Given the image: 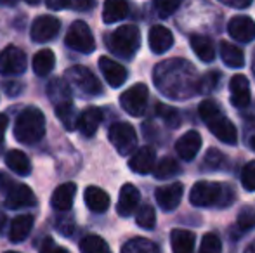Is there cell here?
I'll list each match as a JSON object with an SVG mask.
<instances>
[{"label":"cell","mask_w":255,"mask_h":253,"mask_svg":"<svg viewBox=\"0 0 255 253\" xmlns=\"http://www.w3.org/2000/svg\"><path fill=\"white\" fill-rule=\"evenodd\" d=\"M37 205L35 192L26 186V184L14 182V186L5 192V206L10 210L31 208Z\"/></svg>","instance_id":"cell-12"},{"label":"cell","mask_w":255,"mask_h":253,"mask_svg":"<svg viewBox=\"0 0 255 253\" xmlns=\"http://www.w3.org/2000/svg\"><path fill=\"white\" fill-rule=\"evenodd\" d=\"M242 186L247 191H255V162H249L242 170Z\"/></svg>","instance_id":"cell-42"},{"label":"cell","mask_w":255,"mask_h":253,"mask_svg":"<svg viewBox=\"0 0 255 253\" xmlns=\"http://www.w3.org/2000/svg\"><path fill=\"white\" fill-rule=\"evenodd\" d=\"M200 118L208 127V130L215 135L221 142L224 144L235 146L238 142V130H236L235 123L229 118H226L222 109L215 101H203L198 106Z\"/></svg>","instance_id":"cell-2"},{"label":"cell","mask_w":255,"mask_h":253,"mask_svg":"<svg viewBox=\"0 0 255 253\" xmlns=\"http://www.w3.org/2000/svg\"><path fill=\"white\" fill-rule=\"evenodd\" d=\"M149 92L144 84H135L120 95V104L130 116H142L148 106Z\"/></svg>","instance_id":"cell-9"},{"label":"cell","mask_w":255,"mask_h":253,"mask_svg":"<svg viewBox=\"0 0 255 253\" xmlns=\"http://www.w3.org/2000/svg\"><path fill=\"white\" fill-rule=\"evenodd\" d=\"M200 148H202V137H200V134L196 130L186 132V134L177 141V144H175L177 155L181 156L182 160H186V162L195 160L200 151Z\"/></svg>","instance_id":"cell-19"},{"label":"cell","mask_w":255,"mask_h":253,"mask_svg":"<svg viewBox=\"0 0 255 253\" xmlns=\"http://www.w3.org/2000/svg\"><path fill=\"white\" fill-rule=\"evenodd\" d=\"M245 253H255V240L249 245V247L245 248Z\"/></svg>","instance_id":"cell-53"},{"label":"cell","mask_w":255,"mask_h":253,"mask_svg":"<svg viewBox=\"0 0 255 253\" xmlns=\"http://www.w3.org/2000/svg\"><path fill=\"white\" fill-rule=\"evenodd\" d=\"M122 253H160V252H158V247L153 241L144 240V238H135V240H130L124 245Z\"/></svg>","instance_id":"cell-35"},{"label":"cell","mask_w":255,"mask_h":253,"mask_svg":"<svg viewBox=\"0 0 255 253\" xmlns=\"http://www.w3.org/2000/svg\"><path fill=\"white\" fill-rule=\"evenodd\" d=\"M56 115L66 130H70V132L77 130L80 115H78L77 108H75V104L71 101H64V102L56 104Z\"/></svg>","instance_id":"cell-29"},{"label":"cell","mask_w":255,"mask_h":253,"mask_svg":"<svg viewBox=\"0 0 255 253\" xmlns=\"http://www.w3.org/2000/svg\"><path fill=\"white\" fill-rule=\"evenodd\" d=\"M205 165L208 169H221L226 165V156L219 149H208L207 156H205Z\"/></svg>","instance_id":"cell-43"},{"label":"cell","mask_w":255,"mask_h":253,"mask_svg":"<svg viewBox=\"0 0 255 253\" xmlns=\"http://www.w3.org/2000/svg\"><path fill=\"white\" fill-rule=\"evenodd\" d=\"M19 0H0V5L2 7H14Z\"/></svg>","instance_id":"cell-52"},{"label":"cell","mask_w":255,"mask_h":253,"mask_svg":"<svg viewBox=\"0 0 255 253\" xmlns=\"http://www.w3.org/2000/svg\"><path fill=\"white\" fill-rule=\"evenodd\" d=\"M153 82L163 95L170 99H188L198 92V75L191 63L184 59H167L156 64Z\"/></svg>","instance_id":"cell-1"},{"label":"cell","mask_w":255,"mask_h":253,"mask_svg":"<svg viewBox=\"0 0 255 253\" xmlns=\"http://www.w3.org/2000/svg\"><path fill=\"white\" fill-rule=\"evenodd\" d=\"M182 0H153V9L160 17H168L179 9Z\"/></svg>","instance_id":"cell-39"},{"label":"cell","mask_w":255,"mask_h":253,"mask_svg":"<svg viewBox=\"0 0 255 253\" xmlns=\"http://www.w3.org/2000/svg\"><path fill=\"white\" fill-rule=\"evenodd\" d=\"M78 248H80V253H110V247L106 245V241L96 234L85 236L80 241Z\"/></svg>","instance_id":"cell-34"},{"label":"cell","mask_w":255,"mask_h":253,"mask_svg":"<svg viewBox=\"0 0 255 253\" xmlns=\"http://www.w3.org/2000/svg\"><path fill=\"white\" fill-rule=\"evenodd\" d=\"M94 7H96V0H75V3H73V9L82 10V12L94 9Z\"/></svg>","instance_id":"cell-50"},{"label":"cell","mask_w":255,"mask_h":253,"mask_svg":"<svg viewBox=\"0 0 255 253\" xmlns=\"http://www.w3.org/2000/svg\"><path fill=\"white\" fill-rule=\"evenodd\" d=\"M3 226H5V215H3V213H0V233L3 231Z\"/></svg>","instance_id":"cell-54"},{"label":"cell","mask_w":255,"mask_h":253,"mask_svg":"<svg viewBox=\"0 0 255 253\" xmlns=\"http://www.w3.org/2000/svg\"><path fill=\"white\" fill-rule=\"evenodd\" d=\"M64 44L71 49V51H77L80 54H91L96 49V40L94 35H92L91 28L87 26V23L84 21H75L70 26L64 38Z\"/></svg>","instance_id":"cell-7"},{"label":"cell","mask_w":255,"mask_h":253,"mask_svg":"<svg viewBox=\"0 0 255 253\" xmlns=\"http://www.w3.org/2000/svg\"><path fill=\"white\" fill-rule=\"evenodd\" d=\"M40 253H70V252L64 250L63 247H59V245H57L54 240H51V238H45L44 243H42V247H40Z\"/></svg>","instance_id":"cell-45"},{"label":"cell","mask_w":255,"mask_h":253,"mask_svg":"<svg viewBox=\"0 0 255 253\" xmlns=\"http://www.w3.org/2000/svg\"><path fill=\"white\" fill-rule=\"evenodd\" d=\"M139 199H141V192L134 184H125L120 189V196H118V205L117 212L120 217H128L135 212L139 205Z\"/></svg>","instance_id":"cell-17"},{"label":"cell","mask_w":255,"mask_h":253,"mask_svg":"<svg viewBox=\"0 0 255 253\" xmlns=\"http://www.w3.org/2000/svg\"><path fill=\"white\" fill-rule=\"evenodd\" d=\"M47 95L49 99L54 102V106L59 104L64 101H71V88H70V82L66 78H54L51 84L47 85Z\"/></svg>","instance_id":"cell-30"},{"label":"cell","mask_w":255,"mask_h":253,"mask_svg":"<svg viewBox=\"0 0 255 253\" xmlns=\"http://www.w3.org/2000/svg\"><path fill=\"white\" fill-rule=\"evenodd\" d=\"M99 70H101L108 84L115 88L122 87L125 84V80H127V70L120 63L113 61V59L106 58V56L99 58Z\"/></svg>","instance_id":"cell-18"},{"label":"cell","mask_w":255,"mask_h":253,"mask_svg":"<svg viewBox=\"0 0 255 253\" xmlns=\"http://www.w3.org/2000/svg\"><path fill=\"white\" fill-rule=\"evenodd\" d=\"M101 122H103V111L101 109L99 108H87L80 113L77 130H80V134L84 135V137H92V135L98 132Z\"/></svg>","instance_id":"cell-22"},{"label":"cell","mask_w":255,"mask_h":253,"mask_svg":"<svg viewBox=\"0 0 255 253\" xmlns=\"http://www.w3.org/2000/svg\"><path fill=\"white\" fill-rule=\"evenodd\" d=\"M5 165L17 175H30L31 173V162L23 151L19 149H10L5 155Z\"/></svg>","instance_id":"cell-28"},{"label":"cell","mask_w":255,"mask_h":253,"mask_svg":"<svg viewBox=\"0 0 255 253\" xmlns=\"http://www.w3.org/2000/svg\"><path fill=\"white\" fill-rule=\"evenodd\" d=\"M154 111H156V116H160L170 128L181 125V116H179V111L175 108H170L167 104H156Z\"/></svg>","instance_id":"cell-38"},{"label":"cell","mask_w":255,"mask_h":253,"mask_svg":"<svg viewBox=\"0 0 255 253\" xmlns=\"http://www.w3.org/2000/svg\"><path fill=\"white\" fill-rule=\"evenodd\" d=\"M7 125H9V120H7V116L3 115V113H0V142H2L3 137H5Z\"/></svg>","instance_id":"cell-51"},{"label":"cell","mask_w":255,"mask_h":253,"mask_svg":"<svg viewBox=\"0 0 255 253\" xmlns=\"http://www.w3.org/2000/svg\"><path fill=\"white\" fill-rule=\"evenodd\" d=\"M45 135V116L40 109L26 108L19 113L14 123V137L21 144L33 146Z\"/></svg>","instance_id":"cell-3"},{"label":"cell","mask_w":255,"mask_h":253,"mask_svg":"<svg viewBox=\"0 0 255 253\" xmlns=\"http://www.w3.org/2000/svg\"><path fill=\"white\" fill-rule=\"evenodd\" d=\"M148 42L149 49L154 54H163V52H167L174 45V35H172V31L168 28L156 24V26H151V30H149Z\"/></svg>","instance_id":"cell-20"},{"label":"cell","mask_w":255,"mask_h":253,"mask_svg":"<svg viewBox=\"0 0 255 253\" xmlns=\"http://www.w3.org/2000/svg\"><path fill=\"white\" fill-rule=\"evenodd\" d=\"M154 162H156L154 149L149 148V146H144L132 155V158L128 160V167H130L132 172L139 173V175H146V173L154 170Z\"/></svg>","instance_id":"cell-16"},{"label":"cell","mask_w":255,"mask_h":253,"mask_svg":"<svg viewBox=\"0 0 255 253\" xmlns=\"http://www.w3.org/2000/svg\"><path fill=\"white\" fill-rule=\"evenodd\" d=\"M135 222H137L139 227L142 229H148L151 231L156 224V213H154V208L151 205H142L141 208L137 210L135 213Z\"/></svg>","instance_id":"cell-36"},{"label":"cell","mask_w":255,"mask_h":253,"mask_svg":"<svg viewBox=\"0 0 255 253\" xmlns=\"http://www.w3.org/2000/svg\"><path fill=\"white\" fill-rule=\"evenodd\" d=\"M61 30V21L54 16H38L37 19L31 24V40L37 42V44H45V42H51L52 38H56V35Z\"/></svg>","instance_id":"cell-11"},{"label":"cell","mask_w":255,"mask_h":253,"mask_svg":"<svg viewBox=\"0 0 255 253\" xmlns=\"http://www.w3.org/2000/svg\"><path fill=\"white\" fill-rule=\"evenodd\" d=\"M221 58L226 66L229 68H242L245 64V54L240 47L229 44V42H221Z\"/></svg>","instance_id":"cell-32"},{"label":"cell","mask_w":255,"mask_h":253,"mask_svg":"<svg viewBox=\"0 0 255 253\" xmlns=\"http://www.w3.org/2000/svg\"><path fill=\"white\" fill-rule=\"evenodd\" d=\"M84 199H85L87 208L94 213H104L110 208V196H108V192L103 191L101 187L89 186L84 192Z\"/></svg>","instance_id":"cell-25"},{"label":"cell","mask_w":255,"mask_h":253,"mask_svg":"<svg viewBox=\"0 0 255 253\" xmlns=\"http://www.w3.org/2000/svg\"><path fill=\"white\" fill-rule=\"evenodd\" d=\"M252 71H254V75H255V56H254V63H252Z\"/></svg>","instance_id":"cell-57"},{"label":"cell","mask_w":255,"mask_h":253,"mask_svg":"<svg viewBox=\"0 0 255 253\" xmlns=\"http://www.w3.org/2000/svg\"><path fill=\"white\" fill-rule=\"evenodd\" d=\"M33 215H17L16 219L10 222V227H9V240L10 243H21L24 241L28 236H30L31 229H33Z\"/></svg>","instance_id":"cell-23"},{"label":"cell","mask_w":255,"mask_h":253,"mask_svg":"<svg viewBox=\"0 0 255 253\" xmlns=\"http://www.w3.org/2000/svg\"><path fill=\"white\" fill-rule=\"evenodd\" d=\"M14 182H16V180L10 179V175H7L5 172H0V191H2L3 194L14 186Z\"/></svg>","instance_id":"cell-48"},{"label":"cell","mask_w":255,"mask_h":253,"mask_svg":"<svg viewBox=\"0 0 255 253\" xmlns=\"http://www.w3.org/2000/svg\"><path fill=\"white\" fill-rule=\"evenodd\" d=\"M198 253H222V243L217 234H205L202 238V243H200Z\"/></svg>","instance_id":"cell-40"},{"label":"cell","mask_w":255,"mask_h":253,"mask_svg":"<svg viewBox=\"0 0 255 253\" xmlns=\"http://www.w3.org/2000/svg\"><path fill=\"white\" fill-rule=\"evenodd\" d=\"M229 92H231V102L236 108H247L250 104V82L245 75H235L229 82Z\"/></svg>","instance_id":"cell-15"},{"label":"cell","mask_w":255,"mask_h":253,"mask_svg":"<svg viewBox=\"0 0 255 253\" xmlns=\"http://www.w3.org/2000/svg\"><path fill=\"white\" fill-rule=\"evenodd\" d=\"M182 194H184V186L181 182H174L170 186H161L154 191L158 206L161 210H165V212H172V210L177 208L182 199Z\"/></svg>","instance_id":"cell-13"},{"label":"cell","mask_w":255,"mask_h":253,"mask_svg":"<svg viewBox=\"0 0 255 253\" xmlns=\"http://www.w3.org/2000/svg\"><path fill=\"white\" fill-rule=\"evenodd\" d=\"M170 243L174 253H193L196 243V236L191 231L174 229L170 233Z\"/></svg>","instance_id":"cell-27"},{"label":"cell","mask_w":255,"mask_h":253,"mask_svg":"<svg viewBox=\"0 0 255 253\" xmlns=\"http://www.w3.org/2000/svg\"><path fill=\"white\" fill-rule=\"evenodd\" d=\"M250 148H252L254 151H255V137H252V139H250Z\"/></svg>","instance_id":"cell-56"},{"label":"cell","mask_w":255,"mask_h":253,"mask_svg":"<svg viewBox=\"0 0 255 253\" xmlns=\"http://www.w3.org/2000/svg\"><path fill=\"white\" fill-rule=\"evenodd\" d=\"M235 199V191L231 189V186H222L217 182H208V180H200L193 186L191 192H189V201L193 206H226L231 205Z\"/></svg>","instance_id":"cell-4"},{"label":"cell","mask_w":255,"mask_h":253,"mask_svg":"<svg viewBox=\"0 0 255 253\" xmlns=\"http://www.w3.org/2000/svg\"><path fill=\"white\" fill-rule=\"evenodd\" d=\"M2 87H3V92H5L7 95H19L21 94V90H23V85L19 84V82H3L2 84Z\"/></svg>","instance_id":"cell-47"},{"label":"cell","mask_w":255,"mask_h":253,"mask_svg":"<svg viewBox=\"0 0 255 253\" xmlns=\"http://www.w3.org/2000/svg\"><path fill=\"white\" fill-rule=\"evenodd\" d=\"M228 33L235 40L249 44L255 40V21L249 16H235L228 23Z\"/></svg>","instance_id":"cell-14"},{"label":"cell","mask_w":255,"mask_h":253,"mask_svg":"<svg viewBox=\"0 0 255 253\" xmlns=\"http://www.w3.org/2000/svg\"><path fill=\"white\" fill-rule=\"evenodd\" d=\"M75 0H45V5L51 10H61L66 7H73Z\"/></svg>","instance_id":"cell-46"},{"label":"cell","mask_w":255,"mask_h":253,"mask_svg":"<svg viewBox=\"0 0 255 253\" xmlns=\"http://www.w3.org/2000/svg\"><path fill=\"white\" fill-rule=\"evenodd\" d=\"M108 137H110V142L122 156H128L130 153H134L135 146H137V134H135L134 127L130 123H113L110 127V130H108Z\"/></svg>","instance_id":"cell-8"},{"label":"cell","mask_w":255,"mask_h":253,"mask_svg":"<svg viewBox=\"0 0 255 253\" xmlns=\"http://www.w3.org/2000/svg\"><path fill=\"white\" fill-rule=\"evenodd\" d=\"M236 227L240 229V233H249V231L255 229V210L252 206H243L240 210Z\"/></svg>","instance_id":"cell-37"},{"label":"cell","mask_w":255,"mask_h":253,"mask_svg":"<svg viewBox=\"0 0 255 253\" xmlns=\"http://www.w3.org/2000/svg\"><path fill=\"white\" fill-rule=\"evenodd\" d=\"M106 45L115 56L122 59H132L141 45V33L134 24H124L106 37Z\"/></svg>","instance_id":"cell-5"},{"label":"cell","mask_w":255,"mask_h":253,"mask_svg":"<svg viewBox=\"0 0 255 253\" xmlns=\"http://www.w3.org/2000/svg\"><path fill=\"white\" fill-rule=\"evenodd\" d=\"M128 10H130V5L127 0H104L103 21L106 24L118 23L128 16Z\"/></svg>","instance_id":"cell-24"},{"label":"cell","mask_w":255,"mask_h":253,"mask_svg":"<svg viewBox=\"0 0 255 253\" xmlns=\"http://www.w3.org/2000/svg\"><path fill=\"white\" fill-rule=\"evenodd\" d=\"M56 66V56L51 49H42L33 58V71L38 77H47Z\"/></svg>","instance_id":"cell-31"},{"label":"cell","mask_w":255,"mask_h":253,"mask_svg":"<svg viewBox=\"0 0 255 253\" xmlns=\"http://www.w3.org/2000/svg\"><path fill=\"white\" fill-rule=\"evenodd\" d=\"M73 219H71L70 215H63V219L57 220V231H59L63 236H70L71 233H73Z\"/></svg>","instance_id":"cell-44"},{"label":"cell","mask_w":255,"mask_h":253,"mask_svg":"<svg viewBox=\"0 0 255 253\" xmlns=\"http://www.w3.org/2000/svg\"><path fill=\"white\" fill-rule=\"evenodd\" d=\"M179 172H181V167L174 158H161L154 167V177L158 180H167L170 177L177 175Z\"/></svg>","instance_id":"cell-33"},{"label":"cell","mask_w":255,"mask_h":253,"mask_svg":"<svg viewBox=\"0 0 255 253\" xmlns=\"http://www.w3.org/2000/svg\"><path fill=\"white\" fill-rule=\"evenodd\" d=\"M26 3H30V5H38L40 3V0H24Z\"/></svg>","instance_id":"cell-55"},{"label":"cell","mask_w":255,"mask_h":253,"mask_svg":"<svg viewBox=\"0 0 255 253\" xmlns=\"http://www.w3.org/2000/svg\"><path fill=\"white\" fill-rule=\"evenodd\" d=\"M5 253H17V252H5Z\"/></svg>","instance_id":"cell-58"},{"label":"cell","mask_w":255,"mask_h":253,"mask_svg":"<svg viewBox=\"0 0 255 253\" xmlns=\"http://www.w3.org/2000/svg\"><path fill=\"white\" fill-rule=\"evenodd\" d=\"M189 44L191 49L196 56H198L200 61L203 63H212L215 58V47L212 38H208L207 35H191L189 38Z\"/></svg>","instance_id":"cell-26"},{"label":"cell","mask_w":255,"mask_h":253,"mask_svg":"<svg viewBox=\"0 0 255 253\" xmlns=\"http://www.w3.org/2000/svg\"><path fill=\"white\" fill-rule=\"evenodd\" d=\"M26 71V54L16 45H9L0 52V75L14 77Z\"/></svg>","instance_id":"cell-10"},{"label":"cell","mask_w":255,"mask_h":253,"mask_svg":"<svg viewBox=\"0 0 255 253\" xmlns=\"http://www.w3.org/2000/svg\"><path fill=\"white\" fill-rule=\"evenodd\" d=\"M77 194V186L73 182H66L57 186L52 192L51 205L54 210L57 212H68V210L73 206V199Z\"/></svg>","instance_id":"cell-21"},{"label":"cell","mask_w":255,"mask_h":253,"mask_svg":"<svg viewBox=\"0 0 255 253\" xmlns=\"http://www.w3.org/2000/svg\"><path fill=\"white\" fill-rule=\"evenodd\" d=\"M219 80H221V73L219 71H208V73H205L198 82V92L205 94V92L214 90L219 85Z\"/></svg>","instance_id":"cell-41"},{"label":"cell","mask_w":255,"mask_h":253,"mask_svg":"<svg viewBox=\"0 0 255 253\" xmlns=\"http://www.w3.org/2000/svg\"><path fill=\"white\" fill-rule=\"evenodd\" d=\"M219 2L233 7V9H247L252 3V0H219Z\"/></svg>","instance_id":"cell-49"},{"label":"cell","mask_w":255,"mask_h":253,"mask_svg":"<svg viewBox=\"0 0 255 253\" xmlns=\"http://www.w3.org/2000/svg\"><path fill=\"white\" fill-rule=\"evenodd\" d=\"M64 78L73 85L75 88L85 95H101L103 94V85L98 80L94 73L85 66H71L66 70Z\"/></svg>","instance_id":"cell-6"}]
</instances>
